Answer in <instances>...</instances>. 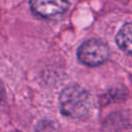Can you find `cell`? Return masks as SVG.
I'll use <instances>...</instances> for the list:
<instances>
[{
  "instance_id": "cell-5",
  "label": "cell",
  "mask_w": 132,
  "mask_h": 132,
  "mask_svg": "<svg viewBox=\"0 0 132 132\" xmlns=\"http://www.w3.org/2000/svg\"><path fill=\"white\" fill-rule=\"evenodd\" d=\"M4 94H5L4 87H3V84H2V82H1V80H0V101L4 98Z\"/></svg>"
},
{
  "instance_id": "cell-4",
  "label": "cell",
  "mask_w": 132,
  "mask_h": 132,
  "mask_svg": "<svg viewBox=\"0 0 132 132\" xmlns=\"http://www.w3.org/2000/svg\"><path fill=\"white\" fill-rule=\"evenodd\" d=\"M116 41L123 52L132 56V23L122 26L116 36Z\"/></svg>"
},
{
  "instance_id": "cell-2",
  "label": "cell",
  "mask_w": 132,
  "mask_h": 132,
  "mask_svg": "<svg viewBox=\"0 0 132 132\" xmlns=\"http://www.w3.org/2000/svg\"><path fill=\"white\" fill-rule=\"evenodd\" d=\"M108 55V46L98 39H89L82 42L77 50L78 60L88 66L101 65L107 60Z\"/></svg>"
},
{
  "instance_id": "cell-1",
  "label": "cell",
  "mask_w": 132,
  "mask_h": 132,
  "mask_svg": "<svg viewBox=\"0 0 132 132\" xmlns=\"http://www.w3.org/2000/svg\"><path fill=\"white\" fill-rule=\"evenodd\" d=\"M61 113L71 119H81L89 114L93 101L90 93L78 85H70L59 96Z\"/></svg>"
},
{
  "instance_id": "cell-3",
  "label": "cell",
  "mask_w": 132,
  "mask_h": 132,
  "mask_svg": "<svg viewBox=\"0 0 132 132\" xmlns=\"http://www.w3.org/2000/svg\"><path fill=\"white\" fill-rule=\"evenodd\" d=\"M31 9L38 15L52 19L63 14L69 7L67 0H31Z\"/></svg>"
}]
</instances>
